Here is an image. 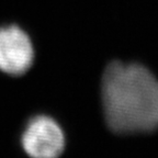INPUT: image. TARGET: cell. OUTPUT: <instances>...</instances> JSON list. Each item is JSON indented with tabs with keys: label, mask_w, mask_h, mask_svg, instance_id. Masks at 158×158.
<instances>
[{
	"label": "cell",
	"mask_w": 158,
	"mask_h": 158,
	"mask_svg": "<svg viewBox=\"0 0 158 158\" xmlns=\"http://www.w3.org/2000/svg\"><path fill=\"white\" fill-rule=\"evenodd\" d=\"M101 97L106 123L113 133H151L158 128V80L142 65L109 64Z\"/></svg>",
	"instance_id": "obj_1"
},
{
	"label": "cell",
	"mask_w": 158,
	"mask_h": 158,
	"mask_svg": "<svg viewBox=\"0 0 158 158\" xmlns=\"http://www.w3.org/2000/svg\"><path fill=\"white\" fill-rule=\"evenodd\" d=\"M35 57L31 37L17 24L0 25V72L21 76L31 68Z\"/></svg>",
	"instance_id": "obj_3"
},
{
	"label": "cell",
	"mask_w": 158,
	"mask_h": 158,
	"mask_svg": "<svg viewBox=\"0 0 158 158\" xmlns=\"http://www.w3.org/2000/svg\"><path fill=\"white\" fill-rule=\"evenodd\" d=\"M65 143L63 128L45 114L30 118L21 135V145L30 158H59Z\"/></svg>",
	"instance_id": "obj_2"
}]
</instances>
